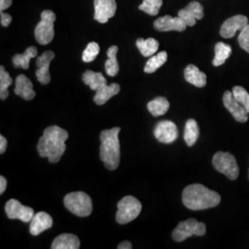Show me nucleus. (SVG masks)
Instances as JSON below:
<instances>
[{
    "label": "nucleus",
    "instance_id": "40",
    "mask_svg": "<svg viewBox=\"0 0 249 249\" xmlns=\"http://www.w3.org/2000/svg\"><path fill=\"white\" fill-rule=\"evenodd\" d=\"M118 249H132V245L130 242L128 241H124L122 243L119 244V246L117 247Z\"/></svg>",
    "mask_w": 249,
    "mask_h": 249
},
{
    "label": "nucleus",
    "instance_id": "38",
    "mask_svg": "<svg viewBox=\"0 0 249 249\" xmlns=\"http://www.w3.org/2000/svg\"><path fill=\"white\" fill-rule=\"evenodd\" d=\"M12 5V0H0V10L1 12L5 9H9Z\"/></svg>",
    "mask_w": 249,
    "mask_h": 249
},
{
    "label": "nucleus",
    "instance_id": "12",
    "mask_svg": "<svg viewBox=\"0 0 249 249\" xmlns=\"http://www.w3.org/2000/svg\"><path fill=\"white\" fill-rule=\"evenodd\" d=\"M53 58L54 53L53 51H45L36 59V66L38 68L36 71V78L43 85H46L51 81L49 67Z\"/></svg>",
    "mask_w": 249,
    "mask_h": 249
},
{
    "label": "nucleus",
    "instance_id": "30",
    "mask_svg": "<svg viewBox=\"0 0 249 249\" xmlns=\"http://www.w3.org/2000/svg\"><path fill=\"white\" fill-rule=\"evenodd\" d=\"M161 5L162 0H143L142 4L139 6V9L151 16H156L160 11Z\"/></svg>",
    "mask_w": 249,
    "mask_h": 249
},
{
    "label": "nucleus",
    "instance_id": "5",
    "mask_svg": "<svg viewBox=\"0 0 249 249\" xmlns=\"http://www.w3.org/2000/svg\"><path fill=\"white\" fill-rule=\"evenodd\" d=\"M142 210V205L139 199L132 196L123 197L117 203L116 222L120 224L130 223L135 220Z\"/></svg>",
    "mask_w": 249,
    "mask_h": 249
},
{
    "label": "nucleus",
    "instance_id": "16",
    "mask_svg": "<svg viewBox=\"0 0 249 249\" xmlns=\"http://www.w3.org/2000/svg\"><path fill=\"white\" fill-rule=\"evenodd\" d=\"M53 226V219L52 217L45 212H41L35 214L34 218L30 222V232L37 236L45 230L50 229Z\"/></svg>",
    "mask_w": 249,
    "mask_h": 249
},
{
    "label": "nucleus",
    "instance_id": "37",
    "mask_svg": "<svg viewBox=\"0 0 249 249\" xmlns=\"http://www.w3.org/2000/svg\"><path fill=\"white\" fill-rule=\"evenodd\" d=\"M7 146H8V142L6 140V138H4L2 135L0 136V153L3 154L6 150H7Z\"/></svg>",
    "mask_w": 249,
    "mask_h": 249
},
{
    "label": "nucleus",
    "instance_id": "7",
    "mask_svg": "<svg viewBox=\"0 0 249 249\" xmlns=\"http://www.w3.org/2000/svg\"><path fill=\"white\" fill-rule=\"evenodd\" d=\"M214 168L230 180H235L239 176V168L234 156L230 152L219 151L213 158Z\"/></svg>",
    "mask_w": 249,
    "mask_h": 249
},
{
    "label": "nucleus",
    "instance_id": "13",
    "mask_svg": "<svg viewBox=\"0 0 249 249\" xmlns=\"http://www.w3.org/2000/svg\"><path fill=\"white\" fill-rule=\"evenodd\" d=\"M116 0H94V19L100 23H106L115 16Z\"/></svg>",
    "mask_w": 249,
    "mask_h": 249
},
{
    "label": "nucleus",
    "instance_id": "8",
    "mask_svg": "<svg viewBox=\"0 0 249 249\" xmlns=\"http://www.w3.org/2000/svg\"><path fill=\"white\" fill-rule=\"evenodd\" d=\"M206 233V225L204 223H199L196 219H188L185 222L179 223L176 229L173 231V239L177 242H183L192 235L202 236Z\"/></svg>",
    "mask_w": 249,
    "mask_h": 249
},
{
    "label": "nucleus",
    "instance_id": "35",
    "mask_svg": "<svg viewBox=\"0 0 249 249\" xmlns=\"http://www.w3.org/2000/svg\"><path fill=\"white\" fill-rule=\"evenodd\" d=\"M178 17L182 18L185 23L187 24V26H194L196 24V21L197 20L196 18H194L187 9H183L179 10L178 12Z\"/></svg>",
    "mask_w": 249,
    "mask_h": 249
},
{
    "label": "nucleus",
    "instance_id": "39",
    "mask_svg": "<svg viewBox=\"0 0 249 249\" xmlns=\"http://www.w3.org/2000/svg\"><path fill=\"white\" fill-rule=\"evenodd\" d=\"M7 188V180L4 177H0V194H3Z\"/></svg>",
    "mask_w": 249,
    "mask_h": 249
},
{
    "label": "nucleus",
    "instance_id": "10",
    "mask_svg": "<svg viewBox=\"0 0 249 249\" xmlns=\"http://www.w3.org/2000/svg\"><path fill=\"white\" fill-rule=\"evenodd\" d=\"M153 133L160 142L170 144L178 140V128L174 122L162 120L155 125Z\"/></svg>",
    "mask_w": 249,
    "mask_h": 249
},
{
    "label": "nucleus",
    "instance_id": "21",
    "mask_svg": "<svg viewBox=\"0 0 249 249\" xmlns=\"http://www.w3.org/2000/svg\"><path fill=\"white\" fill-rule=\"evenodd\" d=\"M37 53H38L37 48L35 46H30L27 48L24 53L15 54L12 58V63L16 69L22 68L23 70H28L30 60L34 57H36Z\"/></svg>",
    "mask_w": 249,
    "mask_h": 249
},
{
    "label": "nucleus",
    "instance_id": "4",
    "mask_svg": "<svg viewBox=\"0 0 249 249\" xmlns=\"http://www.w3.org/2000/svg\"><path fill=\"white\" fill-rule=\"evenodd\" d=\"M65 207L79 217H87L92 213V201L89 195L77 191L69 193L64 197Z\"/></svg>",
    "mask_w": 249,
    "mask_h": 249
},
{
    "label": "nucleus",
    "instance_id": "22",
    "mask_svg": "<svg viewBox=\"0 0 249 249\" xmlns=\"http://www.w3.org/2000/svg\"><path fill=\"white\" fill-rule=\"evenodd\" d=\"M83 82L88 85L92 90H97L101 87L107 85V80L102 73L87 71L82 76Z\"/></svg>",
    "mask_w": 249,
    "mask_h": 249
},
{
    "label": "nucleus",
    "instance_id": "25",
    "mask_svg": "<svg viewBox=\"0 0 249 249\" xmlns=\"http://www.w3.org/2000/svg\"><path fill=\"white\" fill-rule=\"evenodd\" d=\"M199 136V127L194 119H188L185 126L184 132V140L187 143V146L191 147L196 142Z\"/></svg>",
    "mask_w": 249,
    "mask_h": 249
},
{
    "label": "nucleus",
    "instance_id": "14",
    "mask_svg": "<svg viewBox=\"0 0 249 249\" xmlns=\"http://www.w3.org/2000/svg\"><path fill=\"white\" fill-rule=\"evenodd\" d=\"M249 24V18L244 15H236L226 19L221 27L220 34L223 38H231L235 36L237 31H242Z\"/></svg>",
    "mask_w": 249,
    "mask_h": 249
},
{
    "label": "nucleus",
    "instance_id": "31",
    "mask_svg": "<svg viewBox=\"0 0 249 249\" xmlns=\"http://www.w3.org/2000/svg\"><path fill=\"white\" fill-rule=\"evenodd\" d=\"M232 94L236 101L241 104L249 114V93L245 88L241 86H235L232 89Z\"/></svg>",
    "mask_w": 249,
    "mask_h": 249
},
{
    "label": "nucleus",
    "instance_id": "1",
    "mask_svg": "<svg viewBox=\"0 0 249 249\" xmlns=\"http://www.w3.org/2000/svg\"><path fill=\"white\" fill-rule=\"evenodd\" d=\"M68 138V131L58 125L46 127L37 145L39 155L43 158H48L52 163L58 162L67 149L65 142Z\"/></svg>",
    "mask_w": 249,
    "mask_h": 249
},
{
    "label": "nucleus",
    "instance_id": "18",
    "mask_svg": "<svg viewBox=\"0 0 249 249\" xmlns=\"http://www.w3.org/2000/svg\"><path fill=\"white\" fill-rule=\"evenodd\" d=\"M185 79L188 83L197 88H203L207 83V76L204 72L200 71L195 65H188L184 71Z\"/></svg>",
    "mask_w": 249,
    "mask_h": 249
},
{
    "label": "nucleus",
    "instance_id": "19",
    "mask_svg": "<svg viewBox=\"0 0 249 249\" xmlns=\"http://www.w3.org/2000/svg\"><path fill=\"white\" fill-rule=\"evenodd\" d=\"M80 239L71 233H63L58 235L51 246L52 249H79Z\"/></svg>",
    "mask_w": 249,
    "mask_h": 249
},
{
    "label": "nucleus",
    "instance_id": "29",
    "mask_svg": "<svg viewBox=\"0 0 249 249\" xmlns=\"http://www.w3.org/2000/svg\"><path fill=\"white\" fill-rule=\"evenodd\" d=\"M12 79L3 66L0 67V99L6 100L9 96V87L12 84Z\"/></svg>",
    "mask_w": 249,
    "mask_h": 249
},
{
    "label": "nucleus",
    "instance_id": "32",
    "mask_svg": "<svg viewBox=\"0 0 249 249\" xmlns=\"http://www.w3.org/2000/svg\"><path fill=\"white\" fill-rule=\"evenodd\" d=\"M99 52H100V46L98 44L95 42H91L87 45L86 49L82 53V60L86 63L91 62L96 58Z\"/></svg>",
    "mask_w": 249,
    "mask_h": 249
},
{
    "label": "nucleus",
    "instance_id": "36",
    "mask_svg": "<svg viewBox=\"0 0 249 249\" xmlns=\"http://www.w3.org/2000/svg\"><path fill=\"white\" fill-rule=\"evenodd\" d=\"M0 18H1V25L3 27L9 26V24H10V22H11V20H12V17H11L9 14L4 13L3 11L1 12Z\"/></svg>",
    "mask_w": 249,
    "mask_h": 249
},
{
    "label": "nucleus",
    "instance_id": "15",
    "mask_svg": "<svg viewBox=\"0 0 249 249\" xmlns=\"http://www.w3.org/2000/svg\"><path fill=\"white\" fill-rule=\"evenodd\" d=\"M153 27L155 30L159 32H184L187 28V24L178 16L173 18L170 15H166L157 18L153 23Z\"/></svg>",
    "mask_w": 249,
    "mask_h": 249
},
{
    "label": "nucleus",
    "instance_id": "23",
    "mask_svg": "<svg viewBox=\"0 0 249 249\" xmlns=\"http://www.w3.org/2000/svg\"><path fill=\"white\" fill-rule=\"evenodd\" d=\"M136 45L143 56L146 57L153 55L159 49V42L154 38H140L137 40Z\"/></svg>",
    "mask_w": 249,
    "mask_h": 249
},
{
    "label": "nucleus",
    "instance_id": "34",
    "mask_svg": "<svg viewBox=\"0 0 249 249\" xmlns=\"http://www.w3.org/2000/svg\"><path fill=\"white\" fill-rule=\"evenodd\" d=\"M238 43L241 48L249 53V24L241 31L238 36Z\"/></svg>",
    "mask_w": 249,
    "mask_h": 249
},
{
    "label": "nucleus",
    "instance_id": "26",
    "mask_svg": "<svg viewBox=\"0 0 249 249\" xmlns=\"http://www.w3.org/2000/svg\"><path fill=\"white\" fill-rule=\"evenodd\" d=\"M118 52V47L116 45L111 46L107 50L108 59L106 62V71L110 77H115L119 71V65L116 59V53Z\"/></svg>",
    "mask_w": 249,
    "mask_h": 249
},
{
    "label": "nucleus",
    "instance_id": "33",
    "mask_svg": "<svg viewBox=\"0 0 249 249\" xmlns=\"http://www.w3.org/2000/svg\"><path fill=\"white\" fill-rule=\"evenodd\" d=\"M187 11L196 19H201L204 17V11H203V7L202 5L197 2V1H193L189 3L187 7L185 8Z\"/></svg>",
    "mask_w": 249,
    "mask_h": 249
},
{
    "label": "nucleus",
    "instance_id": "2",
    "mask_svg": "<svg viewBox=\"0 0 249 249\" xmlns=\"http://www.w3.org/2000/svg\"><path fill=\"white\" fill-rule=\"evenodd\" d=\"M182 200L187 209L192 211H202L220 204L221 196L203 185L193 184L184 189Z\"/></svg>",
    "mask_w": 249,
    "mask_h": 249
},
{
    "label": "nucleus",
    "instance_id": "27",
    "mask_svg": "<svg viewBox=\"0 0 249 249\" xmlns=\"http://www.w3.org/2000/svg\"><path fill=\"white\" fill-rule=\"evenodd\" d=\"M231 53V47L222 42L217 43L215 45V56L213 64L215 67L222 66L230 57Z\"/></svg>",
    "mask_w": 249,
    "mask_h": 249
},
{
    "label": "nucleus",
    "instance_id": "17",
    "mask_svg": "<svg viewBox=\"0 0 249 249\" xmlns=\"http://www.w3.org/2000/svg\"><path fill=\"white\" fill-rule=\"evenodd\" d=\"M16 87L14 89L15 94L22 97L26 101H31L36 97L34 90V84L25 75H18L16 79Z\"/></svg>",
    "mask_w": 249,
    "mask_h": 249
},
{
    "label": "nucleus",
    "instance_id": "3",
    "mask_svg": "<svg viewBox=\"0 0 249 249\" xmlns=\"http://www.w3.org/2000/svg\"><path fill=\"white\" fill-rule=\"evenodd\" d=\"M120 127L103 130L100 135V158L108 170H116L120 162Z\"/></svg>",
    "mask_w": 249,
    "mask_h": 249
},
{
    "label": "nucleus",
    "instance_id": "24",
    "mask_svg": "<svg viewBox=\"0 0 249 249\" xmlns=\"http://www.w3.org/2000/svg\"><path fill=\"white\" fill-rule=\"evenodd\" d=\"M169 102L164 97H157L148 103L147 108L151 115L155 117L164 115L169 110Z\"/></svg>",
    "mask_w": 249,
    "mask_h": 249
},
{
    "label": "nucleus",
    "instance_id": "20",
    "mask_svg": "<svg viewBox=\"0 0 249 249\" xmlns=\"http://www.w3.org/2000/svg\"><path fill=\"white\" fill-rule=\"evenodd\" d=\"M120 91V85L117 83H112L110 85H105L96 90L93 101L96 105L103 106L113 96Z\"/></svg>",
    "mask_w": 249,
    "mask_h": 249
},
{
    "label": "nucleus",
    "instance_id": "28",
    "mask_svg": "<svg viewBox=\"0 0 249 249\" xmlns=\"http://www.w3.org/2000/svg\"><path fill=\"white\" fill-rule=\"evenodd\" d=\"M167 58H168V54L165 51H161L155 55H151V58L147 61L144 67V72L151 74L156 71L167 61Z\"/></svg>",
    "mask_w": 249,
    "mask_h": 249
},
{
    "label": "nucleus",
    "instance_id": "11",
    "mask_svg": "<svg viewBox=\"0 0 249 249\" xmlns=\"http://www.w3.org/2000/svg\"><path fill=\"white\" fill-rule=\"evenodd\" d=\"M223 105L237 122L246 123L249 120L248 111L236 101L230 90H226L223 94Z\"/></svg>",
    "mask_w": 249,
    "mask_h": 249
},
{
    "label": "nucleus",
    "instance_id": "9",
    "mask_svg": "<svg viewBox=\"0 0 249 249\" xmlns=\"http://www.w3.org/2000/svg\"><path fill=\"white\" fill-rule=\"evenodd\" d=\"M5 212L9 219H18L23 223H30L35 216L34 209L23 206L16 199H9L5 206Z\"/></svg>",
    "mask_w": 249,
    "mask_h": 249
},
{
    "label": "nucleus",
    "instance_id": "6",
    "mask_svg": "<svg viewBox=\"0 0 249 249\" xmlns=\"http://www.w3.org/2000/svg\"><path fill=\"white\" fill-rule=\"evenodd\" d=\"M55 14L52 10H44L41 14V21L35 30L36 41L40 45H48L52 42L54 36L53 23L55 21Z\"/></svg>",
    "mask_w": 249,
    "mask_h": 249
}]
</instances>
